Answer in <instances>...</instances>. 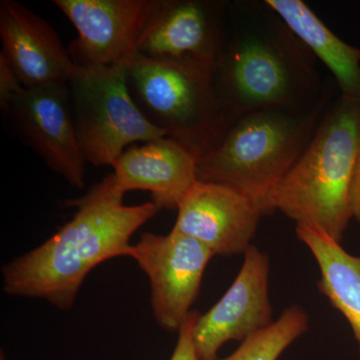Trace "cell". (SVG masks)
Listing matches in <instances>:
<instances>
[{"label": "cell", "mask_w": 360, "mask_h": 360, "mask_svg": "<svg viewBox=\"0 0 360 360\" xmlns=\"http://www.w3.org/2000/svg\"><path fill=\"white\" fill-rule=\"evenodd\" d=\"M296 234L314 255L319 271V290L347 319L360 354V255L310 227L296 225Z\"/></svg>", "instance_id": "2e32d148"}, {"label": "cell", "mask_w": 360, "mask_h": 360, "mask_svg": "<svg viewBox=\"0 0 360 360\" xmlns=\"http://www.w3.org/2000/svg\"><path fill=\"white\" fill-rule=\"evenodd\" d=\"M68 86L78 142L94 167H112L137 142L165 137L135 103L123 63L77 66Z\"/></svg>", "instance_id": "8992f818"}, {"label": "cell", "mask_w": 360, "mask_h": 360, "mask_svg": "<svg viewBox=\"0 0 360 360\" xmlns=\"http://www.w3.org/2000/svg\"><path fill=\"white\" fill-rule=\"evenodd\" d=\"M316 60L266 2H229L224 47L213 75L229 127L252 111L319 103L328 91Z\"/></svg>", "instance_id": "6da1fadb"}, {"label": "cell", "mask_w": 360, "mask_h": 360, "mask_svg": "<svg viewBox=\"0 0 360 360\" xmlns=\"http://www.w3.org/2000/svg\"><path fill=\"white\" fill-rule=\"evenodd\" d=\"M198 162L184 146L161 137L127 148L112 174L125 193L148 191L160 210H177L198 182Z\"/></svg>", "instance_id": "5bb4252c"}, {"label": "cell", "mask_w": 360, "mask_h": 360, "mask_svg": "<svg viewBox=\"0 0 360 360\" xmlns=\"http://www.w3.org/2000/svg\"><path fill=\"white\" fill-rule=\"evenodd\" d=\"M328 108H267L240 116L198 162V179L238 189L272 212L274 191L309 143Z\"/></svg>", "instance_id": "277c9868"}, {"label": "cell", "mask_w": 360, "mask_h": 360, "mask_svg": "<svg viewBox=\"0 0 360 360\" xmlns=\"http://www.w3.org/2000/svg\"><path fill=\"white\" fill-rule=\"evenodd\" d=\"M125 193L110 174L82 198L68 201L75 208L72 219L2 269L7 295L70 310L90 272L112 258L127 257L130 238L160 212L153 201L124 205Z\"/></svg>", "instance_id": "7a4b0ae2"}, {"label": "cell", "mask_w": 360, "mask_h": 360, "mask_svg": "<svg viewBox=\"0 0 360 360\" xmlns=\"http://www.w3.org/2000/svg\"><path fill=\"white\" fill-rule=\"evenodd\" d=\"M23 89L20 79L7 63L4 56H0V110H6L14 97Z\"/></svg>", "instance_id": "d6986e66"}, {"label": "cell", "mask_w": 360, "mask_h": 360, "mask_svg": "<svg viewBox=\"0 0 360 360\" xmlns=\"http://www.w3.org/2000/svg\"><path fill=\"white\" fill-rule=\"evenodd\" d=\"M77 32L68 46L75 66L115 65L127 60L158 0H53Z\"/></svg>", "instance_id": "30bf717a"}, {"label": "cell", "mask_w": 360, "mask_h": 360, "mask_svg": "<svg viewBox=\"0 0 360 360\" xmlns=\"http://www.w3.org/2000/svg\"><path fill=\"white\" fill-rule=\"evenodd\" d=\"M213 257L200 241L172 231L165 236L146 232L130 246L127 257L148 277L153 316L160 328L179 331L186 322Z\"/></svg>", "instance_id": "52a82bcc"}, {"label": "cell", "mask_w": 360, "mask_h": 360, "mask_svg": "<svg viewBox=\"0 0 360 360\" xmlns=\"http://www.w3.org/2000/svg\"><path fill=\"white\" fill-rule=\"evenodd\" d=\"M309 317L298 305L283 312L266 328L241 341L231 355L222 360H278L296 340L307 333Z\"/></svg>", "instance_id": "e0dca14e"}, {"label": "cell", "mask_w": 360, "mask_h": 360, "mask_svg": "<svg viewBox=\"0 0 360 360\" xmlns=\"http://www.w3.org/2000/svg\"><path fill=\"white\" fill-rule=\"evenodd\" d=\"M200 314L191 311L179 330L176 345L169 360H200L194 343V328Z\"/></svg>", "instance_id": "ac0fdd59"}, {"label": "cell", "mask_w": 360, "mask_h": 360, "mask_svg": "<svg viewBox=\"0 0 360 360\" xmlns=\"http://www.w3.org/2000/svg\"><path fill=\"white\" fill-rule=\"evenodd\" d=\"M243 255V264L231 288L196 321L194 343L200 360H217L225 343L241 342L274 322L269 255L255 245Z\"/></svg>", "instance_id": "8fae6325"}, {"label": "cell", "mask_w": 360, "mask_h": 360, "mask_svg": "<svg viewBox=\"0 0 360 360\" xmlns=\"http://www.w3.org/2000/svg\"><path fill=\"white\" fill-rule=\"evenodd\" d=\"M229 2L158 0L136 51L167 63H191L215 70L226 32Z\"/></svg>", "instance_id": "9c48e42d"}, {"label": "cell", "mask_w": 360, "mask_h": 360, "mask_svg": "<svg viewBox=\"0 0 360 360\" xmlns=\"http://www.w3.org/2000/svg\"><path fill=\"white\" fill-rule=\"evenodd\" d=\"M0 56L25 89L68 84L77 66L46 20L15 0L0 1Z\"/></svg>", "instance_id": "4fadbf2b"}, {"label": "cell", "mask_w": 360, "mask_h": 360, "mask_svg": "<svg viewBox=\"0 0 360 360\" xmlns=\"http://www.w3.org/2000/svg\"><path fill=\"white\" fill-rule=\"evenodd\" d=\"M132 98L153 127L198 160L229 129L215 91L214 70L153 60L135 51L123 61Z\"/></svg>", "instance_id": "5b68a950"}, {"label": "cell", "mask_w": 360, "mask_h": 360, "mask_svg": "<svg viewBox=\"0 0 360 360\" xmlns=\"http://www.w3.org/2000/svg\"><path fill=\"white\" fill-rule=\"evenodd\" d=\"M335 77L341 96L360 98V49L347 44L302 0H264Z\"/></svg>", "instance_id": "9a60e30c"}, {"label": "cell", "mask_w": 360, "mask_h": 360, "mask_svg": "<svg viewBox=\"0 0 360 360\" xmlns=\"http://www.w3.org/2000/svg\"><path fill=\"white\" fill-rule=\"evenodd\" d=\"M359 153L360 98L340 96L274 191L272 212L341 243L354 219L352 189Z\"/></svg>", "instance_id": "3957f363"}, {"label": "cell", "mask_w": 360, "mask_h": 360, "mask_svg": "<svg viewBox=\"0 0 360 360\" xmlns=\"http://www.w3.org/2000/svg\"><path fill=\"white\" fill-rule=\"evenodd\" d=\"M352 217L360 225V153L352 189Z\"/></svg>", "instance_id": "ffe728a7"}, {"label": "cell", "mask_w": 360, "mask_h": 360, "mask_svg": "<svg viewBox=\"0 0 360 360\" xmlns=\"http://www.w3.org/2000/svg\"><path fill=\"white\" fill-rule=\"evenodd\" d=\"M264 214L238 189L198 180L177 208L172 231L200 241L213 255H245Z\"/></svg>", "instance_id": "7c38bea8"}, {"label": "cell", "mask_w": 360, "mask_h": 360, "mask_svg": "<svg viewBox=\"0 0 360 360\" xmlns=\"http://www.w3.org/2000/svg\"><path fill=\"white\" fill-rule=\"evenodd\" d=\"M2 115L47 167L71 186L84 188L89 162L78 142L68 84L23 87Z\"/></svg>", "instance_id": "ba28073f"}]
</instances>
